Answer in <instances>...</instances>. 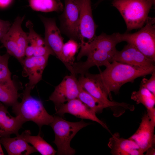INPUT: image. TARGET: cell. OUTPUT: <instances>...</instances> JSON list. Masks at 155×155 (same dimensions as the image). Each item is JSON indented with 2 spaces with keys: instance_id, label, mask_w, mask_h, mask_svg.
Listing matches in <instances>:
<instances>
[{
  "instance_id": "603a6c76",
  "label": "cell",
  "mask_w": 155,
  "mask_h": 155,
  "mask_svg": "<svg viewBox=\"0 0 155 155\" xmlns=\"http://www.w3.org/2000/svg\"><path fill=\"white\" fill-rule=\"evenodd\" d=\"M131 98L135 101L137 104H143L147 109L154 108L155 95L141 85L138 90L132 93Z\"/></svg>"
},
{
  "instance_id": "7c38bea8",
  "label": "cell",
  "mask_w": 155,
  "mask_h": 155,
  "mask_svg": "<svg viewBox=\"0 0 155 155\" xmlns=\"http://www.w3.org/2000/svg\"><path fill=\"white\" fill-rule=\"evenodd\" d=\"M67 113L82 119L95 121L111 134L106 125L96 116V113L78 98L71 100L61 105L56 111V114L61 117Z\"/></svg>"
},
{
  "instance_id": "ba28073f",
  "label": "cell",
  "mask_w": 155,
  "mask_h": 155,
  "mask_svg": "<svg viewBox=\"0 0 155 155\" xmlns=\"http://www.w3.org/2000/svg\"><path fill=\"white\" fill-rule=\"evenodd\" d=\"M63 10L60 18V30L70 39L79 43L80 0H65Z\"/></svg>"
},
{
  "instance_id": "ffe728a7",
  "label": "cell",
  "mask_w": 155,
  "mask_h": 155,
  "mask_svg": "<svg viewBox=\"0 0 155 155\" xmlns=\"http://www.w3.org/2000/svg\"><path fill=\"white\" fill-rule=\"evenodd\" d=\"M24 140L32 144L37 152L42 155H54L57 151L42 137L40 133L36 136L31 135L30 131L26 130L22 133Z\"/></svg>"
},
{
  "instance_id": "1f68e13d",
  "label": "cell",
  "mask_w": 155,
  "mask_h": 155,
  "mask_svg": "<svg viewBox=\"0 0 155 155\" xmlns=\"http://www.w3.org/2000/svg\"><path fill=\"white\" fill-rule=\"evenodd\" d=\"M105 0H98L96 3L95 4V5L96 6H97L101 2Z\"/></svg>"
},
{
  "instance_id": "e0dca14e",
  "label": "cell",
  "mask_w": 155,
  "mask_h": 155,
  "mask_svg": "<svg viewBox=\"0 0 155 155\" xmlns=\"http://www.w3.org/2000/svg\"><path fill=\"white\" fill-rule=\"evenodd\" d=\"M24 122L18 116H11L6 106L0 102V137H9L12 134L16 135Z\"/></svg>"
},
{
  "instance_id": "ac0fdd59",
  "label": "cell",
  "mask_w": 155,
  "mask_h": 155,
  "mask_svg": "<svg viewBox=\"0 0 155 155\" xmlns=\"http://www.w3.org/2000/svg\"><path fill=\"white\" fill-rule=\"evenodd\" d=\"M0 141L9 155H28L37 152L24 140L22 133L14 137H1Z\"/></svg>"
},
{
  "instance_id": "6da1fadb",
  "label": "cell",
  "mask_w": 155,
  "mask_h": 155,
  "mask_svg": "<svg viewBox=\"0 0 155 155\" xmlns=\"http://www.w3.org/2000/svg\"><path fill=\"white\" fill-rule=\"evenodd\" d=\"M105 67L103 71L95 75L112 100L111 92L117 94L121 87L125 83L133 82L138 78L151 74L155 70V65L140 68L116 61L112 62Z\"/></svg>"
},
{
  "instance_id": "8fae6325",
  "label": "cell",
  "mask_w": 155,
  "mask_h": 155,
  "mask_svg": "<svg viewBox=\"0 0 155 155\" xmlns=\"http://www.w3.org/2000/svg\"><path fill=\"white\" fill-rule=\"evenodd\" d=\"M140 68H148L154 65L150 59L132 44L128 43L121 51H117L111 60Z\"/></svg>"
},
{
  "instance_id": "d4e9b609",
  "label": "cell",
  "mask_w": 155,
  "mask_h": 155,
  "mask_svg": "<svg viewBox=\"0 0 155 155\" xmlns=\"http://www.w3.org/2000/svg\"><path fill=\"white\" fill-rule=\"evenodd\" d=\"M10 55L7 53L1 55L0 57V83L12 80L11 73L8 66Z\"/></svg>"
},
{
  "instance_id": "f1b7e54d",
  "label": "cell",
  "mask_w": 155,
  "mask_h": 155,
  "mask_svg": "<svg viewBox=\"0 0 155 155\" xmlns=\"http://www.w3.org/2000/svg\"><path fill=\"white\" fill-rule=\"evenodd\" d=\"M12 1V0H0V7L4 8L7 7Z\"/></svg>"
},
{
  "instance_id": "9a60e30c",
  "label": "cell",
  "mask_w": 155,
  "mask_h": 155,
  "mask_svg": "<svg viewBox=\"0 0 155 155\" xmlns=\"http://www.w3.org/2000/svg\"><path fill=\"white\" fill-rule=\"evenodd\" d=\"M145 113L142 117L140 126L136 132L129 138L134 141L144 153L149 148L154 147V127Z\"/></svg>"
},
{
  "instance_id": "9c48e42d",
  "label": "cell",
  "mask_w": 155,
  "mask_h": 155,
  "mask_svg": "<svg viewBox=\"0 0 155 155\" xmlns=\"http://www.w3.org/2000/svg\"><path fill=\"white\" fill-rule=\"evenodd\" d=\"M75 75L65 76L49 96V100L54 103L56 111L65 102L77 98L82 87Z\"/></svg>"
},
{
  "instance_id": "d6986e66",
  "label": "cell",
  "mask_w": 155,
  "mask_h": 155,
  "mask_svg": "<svg viewBox=\"0 0 155 155\" xmlns=\"http://www.w3.org/2000/svg\"><path fill=\"white\" fill-rule=\"evenodd\" d=\"M19 89L12 80L0 83V102L5 106H13L18 102L20 97Z\"/></svg>"
},
{
  "instance_id": "7402d4cb",
  "label": "cell",
  "mask_w": 155,
  "mask_h": 155,
  "mask_svg": "<svg viewBox=\"0 0 155 155\" xmlns=\"http://www.w3.org/2000/svg\"><path fill=\"white\" fill-rule=\"evenodd\" d=\"M29 5L33 10L44 12H60L63 9L60 0H29Z\"/></svg>"
},
{
  "instance_id": "2e32d148",
  "label": "cell",
  "mask_w": 155,
  "mask_h": 155,
  "mask_svg": "<svg viewBox=\"0 0 155 155\" xmlns=\"http://www.w3.org/2000/svg\"><path fill=\"white\" fill-rule=\"evenodd\" d=\"M108 146L113 155H142L144 154L134 141L121 137L118 133L112 135Z\"/></svg>"
},
{
  "instance_id": "44dd1931",
  "label": "cell",
  "mask_w": 155,
  "mask_h": 155,
  "mask_svg": "<svg viewBox=\"0 0 155 155\" xmlns=\"http://www.w3.org/2000/svg\"><path fill=\"white\" fill-rule=\"evenodd\" d=\"M80 47V43L71 39L64 43L63 46L61 61L71 73L72 71V66L74 63L75 56Z\"/></svg>"
},
{
  "instance_id": "4dcf8cb0",
  "label": "cell",
  "mask_w": 155,
  "mask_h": 155,
  "mask_svg": "<svg viewBox=\"0 0 155 155\" xmlns=\"http://www.w3.org/2000/svg\"><path fill=\"white\" fill-rule=\"evenodd\" d=\"M1 142L0 139V155H4V154L2 148L1 147Z\"/></svg>"
},
{
  "instance_id": "277c9868",
  "label": "cell",
  "mask_w": 155,
  "mask_h": 155,
  "mask_svg": "<svg viewBox=\"0 0 155 155\" xmlns=\"http://www.w3.org/2000/svg\"><path fill=\"white\" fill-rule=\"evenodd\" d=\"M89 124L90 123L85 122L83 120L71 122L65 120L61 116H55L50 125L55 134L53 142L57 146V154H74L75 151L71 147V141L79 130Z\"/></svg>"
},
{
  "instance_id": "f546056e",
  "label": "cell",
  "mask_w": 155,
  "mask_h": 155,
  "mask_svg": "<svg viewBox=\"0 0 155 155\" xmlns=\"http://www.w3.org/2000/svg\"><path fill=\"white\" fill-rule=\"evenodd\" d=\"M146 155H155V149L154 147H150L149 148L146 152Z\"/></svg>"
},
{
  "instance_id": "4316f807",
  "label": "cell",
  "mask_w": 155,
  "mask_h": 155,
  "mask_svg": "<svg viewBox=\"0 0 155 155\" xmlns=\"http://www.w3.org/2000/svg\"><path fill=\"white\" fill-rule=\"evenodd\" d=\"M11 24L9 21L0 19V40L8 31Z\"/></svg>"
},
{
  "instance_id": "d6a6232c",
  "label": "cell",
  "mask_w": 155,
  "mask_h": 155,
  "mask_svg": "<svg viewBox=\"0 0 155 155\" xmlns=\"http://www.w3.org/2000/svg\"><path fill=\"white\" fill-rule=\"evenodd\" d=\"M153 3L154 5L155 4V0H150Z\"/></svg>"
},
{
  "instance_id": "3957f363",
  "label": "cell",
  "mask_w": 155,
  "mask_h": 155,
  "mask_svg": "<svg viewBox=\"0 0 155 155\" xmlns=\"http://www.w3.org/2000/svg\"><path fill=\"white\" fill-rule=\"evenodd\" d=\"M112 3L123 18L127 32L143 27L154 5L150 0H113Z\"/></svg>"
},
{
  "instance_id": "52a82bcc",
  "label": "cell",
  "mask_w": 155,
  "mask_h": 155,
  "mask_svg": "<svg viewBox=\"0 0 155 155\" xmlns=\"http://www.w3.org/2000/svg\"><path fill=\"white\" fill-rule=\"evenodd\" d=\"M25 18L24 16L16 17L8 31L0 40L7 53L20 62L24 58L28 42V35L22 27Z\"/></svg>"
},
{
  "instance_id": "cb8c5ba5",
  "label": "cell",
  "mask_w": 155,
  "mask_h": 155,
  "mask_svg": "<svg viewBox=\"0 0 155 155\" xmlns=\"http://www.w3.org/2000/svg\"><path fill=\"white\" fill-rule=\"evenodd\" d=\"M77 98L96 113H101L104 109L106 108L102 103L82 88Z\"/></svg>"
},
{
  "instance_id": "5b68a950",
  "label": "cell",
  "mask_w": 155,
  "mask_h": 155,
  "mask_svg": "<svg viewBox=\"0 0 155 155\" xmlns=\"http://www.w3.org/2000/svg\"><path fill=\"white\" fill-rule=\"evenodd\" d=\"M120 42H126L135 46L147 57L155 62V19L148 17L144 26L134 33H117Z\"/></svg>"
},
{
  "instance_id": "7a4b0ae2",
  "label": "cell",
  "mask_w": 155,
  "mask_h": 155,
  "mask_svg": "<svg viewBox=\"0 0 155 155\" xmlns=\"http://www.w3.org/2000/svg\"><path fill=\"white\" fill-rule=\"evenodd\" d=\"M32 90L26 86L21 102H18L12 107V111L16 116H19L24 123L33 121L40 129L44 125H50L54 117L47 112L40 100L31 95Z\"/></svg>"
},
{
  "instance_id": "8992f818",
  "label": "cell",
  "mask_w": 155,
  "mask_h": 155,
  "mask_svg": "<svg viewBox=\"0 0 155 155\" xmlns=\"http://www.w3.org/2000/svg\"><path fill=\"white\" fill-rule=\"evenodd\" d=\"M78 80L83 89L102 103L106 108H110L115 116L121 115L126 110L131 111L134 110L133 105L109 100L108 93L95 74L87 72L81 75Z\"/></svg>"
},
{
  "instance_id": "30bf717a",
  "label": "cell",
  "mask_w": 155,
  "mask_h": 155,
  "mask_svg": "<svg viewBox=\"0 0 155 155\" xmlns=\"http://www.w3.org/2000/svg\"><path fill=\"white\" fill-rule=\"evenodd\" d=\"M80 0L79 37L80 47L90 43L94 39L98 26L93 18L91 0Z\"/></svg>"
},
{
  "instance_id": "484cf974",
  "label": "cell",
  "mask_w": 155,
  "mask_h": 155,
  "mask_svg": "<svg viewBox=\"0 0 155 155\" xmlns=\"http://www.w3.org/2000/svg\"><path fill=\"white\" fill-rule=\"evenodd\" d=\"M151 74L152 76L149 79L146 78L143 79L140 85L155 95V70Z\"/></svg>"
},
{
  "instance_id": "4fadbf2b",
  "label": "cell",
  "mask_w": 155,
  "mask_h": 155,
  "mask_svg": "<svg viewBox=\"0 0 155 155\" xmlns=\"http://www.w3.org/2000/svg\"><path fill=\"white\" fill-rule=\"evenodd\" d=\"M49 57H26L20 62L23 68L24 75L28 77L29 82L26 86L33 89L35 85L41 80Z\"/></svg>"
},
{
  "instance_id": "836d02e7",
  "label": "cell",
  "mask_w": 155,
  "mask_h": 155,
  "mask_svg": "<svg viewBox=\"0 0 155 155\" xmlns=\"http://www.w3.org/2000/svg\"><path fill=\"white\" fill-rule=\"evenodd\" d=\"M1 56V55H0V57Z\"/></svg>"
},
{
  "instance_id": "83f0119b",
  "label": "cell",
  "mask_w": 155,
  "mask_h": 155,
  "mask_svg": "<svg viewBox=\"0 0 155 155\" xmlns=\"http://www.w3.org/2000/svg\"><path fill=\"white\" fill-rule=\"evenodd\" d=\"M151 123L155 126V108L147 109L146 113Z\"/></svg>"
},
{
  "instance_id": "5bb4252c",
  "label": "cell",
  "mask_w": 155,
  "mask_h": 155,
  "mask_svg": "<svg viewBox=\"0 0 155 155\" xmlns=\"http://www.w3.org/2000/svg\"><path fill=\"white\" fill-rule=\"evenodd\" d=\"M39 17L45 28L44 38L46 43L60 61L64 44L60 30L56 24L54 18H48L40 15Z\"/></svg>"
}]
</instances>
